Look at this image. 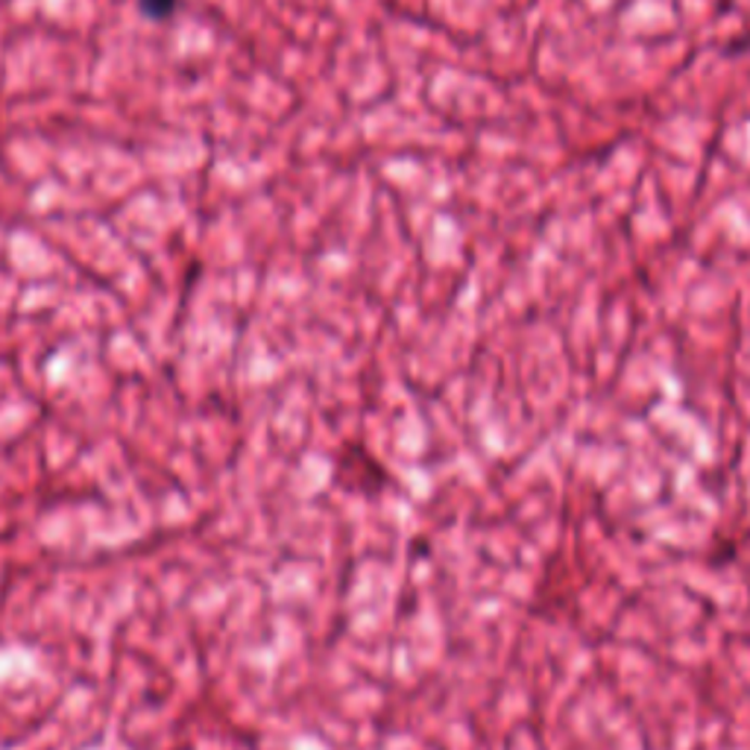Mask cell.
<instances>
[{"label":"cell","instance_id":"cell-1","mask_svg":"<svg viewBox=\"0 0 750 750\" xmlns=\"http://www.w3.org/2000/svg\"><path fill=\"white\" fill-rule=\"evenodd\" d=\"M176 0H141V10L153 18H167L174 12Z\"/></svg>","mask_w":750,"mask_h":750}]
</instances>
